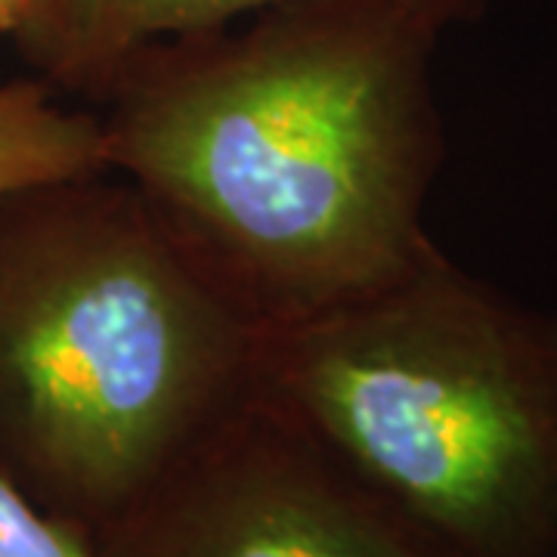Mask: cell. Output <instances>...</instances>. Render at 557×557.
I'll return each mask as SVG.
<instances>
[{"mask_svg": "<svg viewBox=\"0 0 557 557\" xmlns=\"http://www.w3.org/2000/svg\"><path fill=\"white\" fill-rule=\"evenodd\" d=\"M443 32L403 0H276L139 44L94 97L106 171L260 332L319 317L434 242Z\"/></svg>", "mask_w": 557, "mask_h": 557, "instance_id": "obj_1", "label": "cell"}, {"mask_svg": "<svg viewBox=\"0 0 557 557\" xmlns=\"http://www.w3.org/2000/svg\"><path fill=\"white\" fill-rule=\"evenodd\" d=\"M258 338L115 174L0 196V471L87 539L251 399Z\"/></svg>", "mask_w": 557, "mask_h": 557, "instance_id": "obj_2", "label": "cell"}, {"mask_svg": "<svg viewBox=\"0 0 557 557\" xmlns=\"http://www.w3.org/2000/svg\"><path fill=\"white\" fill-rule=\"evenodd\" d=\"M255 397L443 557H557V310L437 242L375 292L263 329Z\"/></svg>", "mask_w": 557, "mask_h": 557, "instance_id": "obj_3", "label": "cell"}, {"mask_svg": "<svg viewBox=\"0 0 557 557\" xmlns=\"http://www.w3.org/2000/svg\"><path fill=\"white\" fill-rule=\"evenodd\" d=\"M90 545L97 557H443L255 394Z\"/></svg>", "mask_w": 557, "mask_h": 557, "instance_id": "obj_4", "label": "cell"}, {"mask_svg": "<svg viewBox=\"0 0 557 557\" xmlns=\"http://www.w3.org/2000/svg\"><path fill=\"white\" fill-rule=\"evenodd\" d=\"M276 0H32L10 35L32 75L57 94L94 102L131 50L156 38L239 20ZM446 28L474 25L493 0H403Z\"/></svg>", "mask_w": 557, "mask_h": 557, "instance_id": "obj_5", "label": "cell"}, {"mask_svg": "<svg viewBox=\"0 0 557 557\" xmlns=\"http://www.w3.org/2000/svg\"><path fill=\"white\" fill-rule=\"evenodd\" d=\"M106 171L97 109H65L47 81L0 84V196Z\"/></svg>", "mask_w": 557, "mask_h": 557, "instance_id": "obj_6", "label": "cell"}, {"mask_svg": "<svg viewBox=\"0 0 557 557\" xmlns=\"http://www.w3.org/2000/svg\"><path fill=\"white\" fill-rule=\"evenodd\" d=\"M0 557H97L90 539L47 515L0 471Z\"/></svg>", "mask_w": 557, "mask_h": 557, "instance_id": "obj_7", "label": "cell"}, {"mask_svg": "<svg viewBox=\"0 0 557 557\" xmlns=\"http://www.w3.org/2000/svg\"><path fill=\"white\" fill-rule=\"evenodd\" d=\"M28 7H32V0H0V35L3 38H10L20 28Z\"/></svg>", "mask_w": 557, "mask_h": 557, "instance_id": "obj_8", "label": "cell"}]
</instances>
